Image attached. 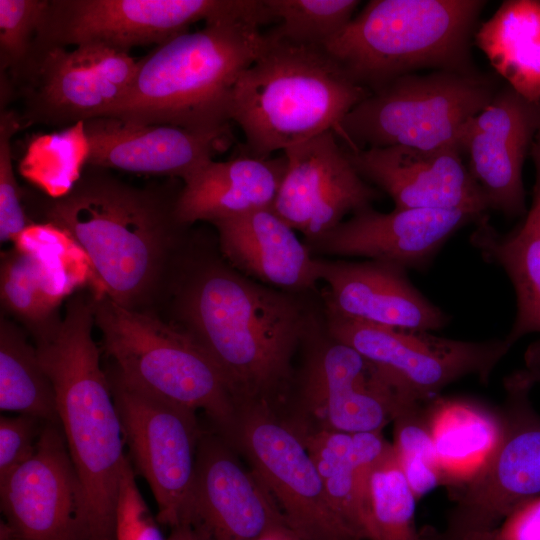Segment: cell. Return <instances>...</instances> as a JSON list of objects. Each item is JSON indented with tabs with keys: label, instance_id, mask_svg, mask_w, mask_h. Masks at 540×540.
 <instances>
[{
	"label": "cell",
	"instance_id": "obj_1",
	"mask_svg": "<svg viewBox=\"0 0 540 540\" xmlns=\"http://www.w3.org/2000/svg\"><path fill=\"white\" fill-rule=\"evenodd\" d=\"M182 186L137 187L92 167L61 198L33 196L32 213L67 231L86 253L94 273L92 297L157 313L168 302L190 244V227L175 215Z\"/></svg>",
	"mask_w": 540,
	"mask_h": 540
},
{
	"label": "cell",
	"instance_id": "obj_2",
	"mask_svg": "<svg viewBox=\"0 0 540 540\" xmlns=\"http://www.w3.org/2000/svg\"><path fill=\"white\" fill-rule=\"evenodd\" d=\"M173 325L212 359L238 403L275 408L293 381V356L312 323L292 295L226 260L188 247L168 302Z\"/></svg>",
	"mask_w": 540,
	"mask_h": 540
},
{
	"label": "cell",
	"instance_id": "obj_3",
	"mask_svg": "<svg viewBox=\"0 0 540 540\" xmlns=\"http://www.w3.org/2000/svg\"><path fill=\"white\" fill-rule=\"evenodd\" d=\"M93 325L90 293L78 292L68 300L63 317L32 337L54 385L60 426L85 493L89 540H114L127 455Z\"/></svg>",
	"mask_w": 540,
	"mask_h": 540
},
{
	"label": "cell",
	"instance_id": "obj_4",
	"mask_svg": "<svg viewBox=\"0 0 540 540\" xmlns=\"http://www.w3.org/2000/svg\"><path fill=\"white\" fill-rule=\"evenodd\" d=\"M270 22L263 0L257 11L208 20L157 45L137 60L128 90L103 117L196 132L229 128L232 90L265 48L260 27Z\"/></svg>",
	"mask_w": 540,
	"mask_h": 540
},
{
	"label": "cell",
	"instance_id": "obj_5",
	"mask_svg": "<svg viewBox=\"0 0 540 540\" xmlns=\"http://www.w3.org/2000/svg\"><path fill=\"white\" fill-rule=\"evenodd\" d=\"M265 38L262 53L236 81L229 109L245 137L240 150L259 158L335 131L371 94L323 47Z\"/></svg>",
	"mask_w": 540,
	"mask_h": 540
},
{
	"label": "cell",
	"instance_id": "obj_6",
	"mask_svg": "<svg viewBox=\"0 0 540 540\" xmlns=\"http://www.w3.org/2000/svg\"><path fill=\"white\" fill-rule=\"evenodd\" d=\"M482 0H371L324 49L374 92L425 68L474 71L471 44Z\"/></svg>",
	"mask_w": 540,
	"mask_h": 540
},
{
	"label": "cell",
	"instance_id": "obj_7",
	"mask_svg": "<svg viewBox=\"0 0 540 540\" xmlns=\"http://www.w3.org/2000/svg\"><path fill=\"white\" fill-rule=\"evenodd\" d=\"M91 296V295H90ZM110 368L125 384L205 413L213 431L227 439L238 401L219 368L182 330L157 313L126 309L107 296H91Z\"/></svg>",
	"mask_w": 540,
	"mask_h": 540
},
{
	"label": "cell",
	"instance_id": "obj_8",
	"mask_svg": "<svg viewBox=\"0 0 540 540\" xmlns=\"http://www.w3.org/2000/svg\"><path fill=\"white\" fill-rule=\"evenodd\" d=\"M497 91L494 78L475 70L407 74L371 92L334 132L350 150L388 146L461 150L469 122Z\"/></svg>",
	"mask_w": 540,
	"mask_h": 540
},
{
	"label": "cell",
	"instance_id": "obj_9",
	"mask_svg": "<svg viewBox=\"0 0 540 540\" xmlns=\"http://www.w3.org/2000/svg\"><path fill=\"white\" fill-rule=\"evenodd\" d=\"M420 401L389 371L327 334L308 351L293 426L349 434L382 433Z\"/></svg>",
	"mask_w": 540,
	"mask_h": 540
},
{
	"label": "cell",
	"instance_id": "obj_10",
	"mask_svg": "<svg viewBox=\"0 0 540 540\" xmlns=\"http://www.w3.org/2000/svg\"><path fill=\"white\" fill-rule=\"evenodd\" d=\"M225 441L245 456L302 540H362L332 508L301 437L273 406L239 402L235 426Z\"/></svg>",
	"mask_w": 540,
	"mask_h": 540
},
{
	"label": "cell",
	"instance_id": "obj_11",
	"mask_svg": "<svg viewBox=\"0 0 540 540\" xmlns=\"http://www.w3.org/2000/svg\"><path fill=\"white\" fill-rule=\"evenodd\" d=\"M106 374L128 459L151 489L158 523L170 528L191 524L196 459L204 431L197 411L136 390L111 369Z\"/></svg>",
	"mask_w": 540,
	"mask_h": 540
},
{
	"label": "cell",
	"instance_id": "obj_12",
	"mask_svg": "<svg viewBox=\"0 0 540 540\" xmlns=\"http://www.w3.org/2000/svg\"><path fill=\"white\" fill-rule=\"evenodd\" d=\"M534 385L524 369L505 379L499 442L474 476L452 489L454 507L434 540H461L488 530L540 495V415L529 397Z\"/></svg>",
	"mask_w": 540,
	"mask_h": 540
},
{
	"label": "cell",
	"instance_id": "obj_13",
	"mask_svg": "<svg viewBox=\"0 0 540 540\" xmlns=\"http://www.w3.org/2000/svg\"><path fill=\"white\" fill-rule=\"evenodd\" d=\"M261 6V0H49L31 51L97 44L129 53L184 34L195 22Z\"/></svg>",
	"mask_w": 540,
	"mask_h": 540
},
{
	"label": "cell",
	"instance_id": "obj_14",
	"mask_svg": "<svg viewBox=\"0 0 540 540\" xmlns=\"http://www.w3.org/2000/svg\"><path fill=\"white\" fill-rule=\"evenodd\" d=\"M136 68L129 53L103 45L33 50L11 85L22 99L20 124L66 128L103 117L124 96Z\"/></svg>",
	"mask_w": 540,
	"mask_h": 540
},
{
	"label": "cell",
	"instance_id": "obj_15",
	"mask_svg": "<svg viewBox=\"0 0 540 540\" xmlns=\"http://www.w3.org/2000/svg\"><path fill=\"white\" fill-rule=\"evenodd\" d=\"M327 334L380 365L428 403L469 375L486 383L511 349L505 339L462 341L430 331L378 326L324 312Z\"/></svg>",
	"mask_w": 540,
	"mask_h": 540
},
{
	"label": "cell",
	"instance_id": "obj_16",
	"mask_svg": "<svg viewBox=\"0 0 540 540\" xmlns=\"http://www.w3.org/2000/svg\"><path fill=\"white\" fill-rule=\"evenodd\" d=\"M0 540H89L85 493L60 424L46 422L33 456L0 480Z\"/></svg>",
	"mask_w": 540,
	"mask_h": 540
},
{
	"label": "cell",
	"instance_id": "obj_17",
	"mask_svg": "<svg viewBox=\"0 0 540 540\" xmlns=\"http://www.w3.org/2000/svg\"><path fill=\"white\" fill-rule=\"evenodd\" d=\"M285 175L273 211L305 243H311L344 221L349 213L371 207L380 193L363 179L333 130L282 151Z\"/></svg>",
	"mask_w": 540,
	"mask_h": 540
},
{
	"label": "cell",
	"instance_id": "obj_18",
	"mask_svg": "<svg viewBox=\"0 0 540 540\" xmlns=\"http://www.w3.org/2000/svg\"><path fill=\"white\" fill-rule=\"evenodd\" d=\"M539 131L540 102L526 100L508 85L469 122L460 148L489 209L508 217L526 212L522 170Z\"/></svg>",
	"mask_w": 540,
	"mask_h": 540
},
{
	"label": "cell",
	"instance_id": "obj_19",
	"mask_svg": "<svg viewBox=\"0 0 540 540\" xmlns=\"http://www.w3.org/2000/svg\"><path fill=\"white\" fill-rule=\"evenodd\" d=\"M237 455L213 430L203 431L196 459L191 524L209 540H255L270 527L285 522L261 478L246 469Z\"/></svg>",
	"mask_w": 540,
	"mask_h": 540
},
{
	"label": "cell",
	"instance_id": "obj_20",
	"mask_svg": "<svg viewBox=\"0 0 540 540\" xmlns=\"http://www.w3.org/2000/svg\"><path fill=\"white\" fill-rule=\"evenodd\" d=\"M346 150L363 179L388 194L395 208L458 210L478 217L489 209L459 148Z\"/></svg>",
	"mask_w": 540,
	"mask_h": 540
},
{
	"label": "cell",
	"instance_id": "obj_21",
	"mask_svg": "<svg viewBox=\"0 0 540 540\" xmlns=\"http://www.w3.org/2000/svg\"><path fill=\"white\" fill-rule=\"evenodd\" d=\"M482 217V216H481ZM481 217L458 210H360L319 239L311 254L365 257L405 269H424L458 229Z\"/></svg>",
	"mask_w": 540,
	"mask_h": 540
},
{
	"label": "cell",
	"instance_id": "obj_22",
	"mask_svg": "<svg viewBox=\"0 0 540 540\" xmlns=\"http://www.w3.org/2000/svg\"><path fill=\"white\" fill-rule=\"evenodd\" d=\"M87 164L102 169L181 178L185 182L232 142L230 127L196 132L165 124H142L114 117L84 122Z\"/></svg>",
	"mask_w": 540,
	"mask_h": 540
},
{
	"label": "cell",
	"instance_id": "obj_23",
	"mask_svg": "<svg viewBox=\"0 0 540 540\" xmlns=\"http://www.w3.org/2000/svg\"><path fill=\"white\" fill-rule=\"evenodd\" d=\"M324 312L378 326L434 331L449 316L409 280L406 270L390 263L350 262L316 257Z\"/></svg>",
	"mask_w": 540,
	"mask_h": 540
},
{
	"label": "cell",
	"instance_id": "obj_24",
	"mask_svg": "<svg viewBox=\"0 0 540 540\" xmlns=\"http://www.w3.org/2000/svg\"><path fill=\"white\" fill-rule=\"evenodd\" d=\"M223 258L243 275L299 293L319 282L316 257L272 208L212 222Z\"/></svg>",
	"mask_w": 540,
	"mask_h": 540
},
{
	"label": "cell",
	"instance_id": "obj_25",
	"mask_svg": "<svg viewBox=\"0 0 540 540\" xmlns=\"http://www.w3.org/2000/svg\"><path fill=\"white\" fill-rule=\"evenodd\" d=\"M240 150V149H239ZM287 158H259L241 150L226 161H211L183 186L175 203L177 220L191 227L272 208L285 175Z\"/></svg>",
	"mask_w": 540,
	"mask_h": 540
},
{
	"label": "cell",
	"instance_id": "obj_26",
	"mask_svg": "<svg viewBox=\"0 0 540 540\" xmlns=\"http://www.w3.org/2000/svg\"><path fill=\"white\" fill-rule=\"evenodd\" d=\"M292 427L312 457L336 514L362 540H368L364 512L366 478L390 443L382 433L349 434Z\"/></svg>",
	"mask_w": 540,
	"mask_h": 540
},
{
	"label": "cell",
	"instance_id": "obj_27",
	"mask_svg": "<svg viewBox=\"0 0 540 540\" xmlns=\"http://www.w3.org/2000/svg\"><path fill=\"white\" fill-rule=\"evenodd\" d=\"M470 237L484 260L502 267L514 287L517 312L505 341L512 347L540 333V186H534L531 208L516 229L501 234L483 215Z\"/></svg>",
	"mask_w": 540,
	"mask_h": 540
},
{
	"label": "cell",
	"instance_id": "obj_28",
	"mask_svg": "<svg viewBox=\"0 0 540 540\" xmlns=\"http://www.w3.org/2000/svg\"><path fill=\"white\" fill-rule=\"evenodd\" d=\"M426 411L444 486L456 488L492 454L502 433L501 413L471 400L439 397Z\"/></svg>",
	"mask_w": 540,
	"mask_h": 540
},
{
	"label": "cell",
	"instance_id": "obj_29",
	"mask_svg": "<svg viewBox=\"0 0 540 540\" xmlns=\"http://www.w3.org/2000/svg\"><path fill=\"white\" fill-rule=\"evenodd\" d=\"M473 41L511 89L540 102V0L504 1Z\"/></svg>",
	"mask_w": 540,
	"mask_h": 540
},
{
	"label": "cell",
	"instance_id": "obj_30",
	"mask_svg": "<svg viewBox=\"0 0 540 540\" xmlns=\"http://www.w3.org/2000/svg\"><path fill=\"white\" fill-rule=\"evenodd\" d=\"M0 409L60 424L54 385L35 346L14 322L0 318Z\"/></svg>",
	"mask_w": 540,
	"mask_h": 540
},
{
	"label": "cell",
	"instance_id": "obj_31",
	"mask_svg": "<svg viewBox=\"0 0 540 540\" xmlns=\"http://www.w3.org/2000/svg\"><path fill=\"white\" fill-rule=\"evenodd\" d=\"M416 502L390 443L366 478L364 512L368 540H422L415 521Z\"/></svg>",
	"mask_w": 540,
	"mask_h": 540
},
{
	"label": "cell",
	"instance_id": "obj_32",
	"mask_svg": "<svg viewBox=\"0 0 540 540\" xmlns=\"http://www.w3.org/2000/svg\"><path fill=\"white\" fill-rule=\"evenodd\" d=\"M89 142L84 122L60 131L33 135L19 162L20 174L47 197L68 194L88 162Z\"/></svg>",
	"mask_w": 540,
	"mask_h": 540
},
{
	"label": "cell",
	"instance_id": "obj_33",
	"mask_svg": "<svg viewBox=\"0 0 540 540\" xmlns=\"http://www.w3.org/2000/svg\"><path fill=\"white\" fill-rule=\"evenodd\" d=\"M278 24L268 37L295 45L323 47L353 18L357 0H264Z\"/></svg>",
	"mask_w": 540,
	"mask_h": 540
},
{
	"label": "cell",
	"instance_id": "obj_34",
	"mask_svg": "<svg viewBox=\"0 0 540 540\" xmlns=\"http://www.w3.org/2000/svg\"><path fill=\"white\" fill-rule=\"evenodd\" d=\"M0 295L4 310L21 321L31 335L61 317L60 304L50 295L39 262L15 247L2 254Z\"/></svg>",
	"mask_w": 540,
	"mask_h": 540
},
{
	"label": "cell",
	"instance_id": "obj_35",
	"mask_svg": "<svg viewBox=\"0 0 540 540\" xmlns=\"http://www.w3.org/2000/svg\"><path fill=\"white\" fill-rule=\"evenodd\" d=\"M425 404L409 407L392 422V446L417 500L436 487L444 486Z\"/></svg>",
	"mask_w": 540,
	"mask_h": 540
},
{
	"label": "cell",
	"instance_id": "obj_36",
	"mask_svg": "<svg viewBox=\"0 0 540 540\" xmlns=\"http://www.w3.org/2000/svg\"><path fill=\"white\" fill-rule=\"evenodd\" d=\"M15 248L41 261L73 292L94 279L90 260L73 237L48 222H33L14 240Z\"/></svg>",
	"mask_w": 540,
	"mask_h": 540
},
{
	"label": "cell",
	"instance_id": "obj_37",
	"mask_svg": "<svg viewBox=\"0 0 540 540\" xmlns=\"http://www.w3.org/2000/svg\"><path fill=\"white\" fill-rule=\"evenodd\" d=\"M48 4L49 0H0V71L10 91L27 63Z\"/></svg>",
	"mask_w": 540,
	"mask_h": 540
},
{
	"label": "cell",
	"instance_id": "obj_38",
	"mask_svg": "<svg viewBox=\"0 0 540 540\" xmlns=\"http://www.w3.org/2000/svg\"><path fill=\"white\" fill-rule=\"evenodd\" d=\"M21 127L19 116L12 110L0 113V240L13 241L33 223L22 203L23 194L17 183L13 164L11 138Z\"/></svg>",
	"mask_w": 540,
	"mask_h": 540
},
{
	"label": "cell",
	"instance_id": "obj_39",
	"mask_svg": "<svg viewBox=\"0 0 540 540\" xmlns=\"http://www.w3.org/2000/svg\"><path fill=\"white\" fill-rule=\"evenodd\" d=\"M135 477L127 456L117 500L114 540H166L138 489Z\"/></svg>",
	"mask_w": 540,
	"mask_h": 540
},
{
	"label": "cell",
	"instance_id": "obj_40",
	"mask_svg": "<svg viewBox=\"0 0 540 540\" xmlns=\"http://www.w3.org/2000/svg\"><path fill=\"white\" fill-rule=\"evenodd\" d=\"M45 423L25 414L0 417V480L33 456Z\"/></svg>",
	"mask_w": 540,
	"mask_h": 540
},
{
	"label": "cell",
	"instance_id": "obj_41",
	"mask_svg": "<svg viewBox=\"0 0 540 540\" xmlns=\"http://www.w3.org/2000/svg\"><path fill=\"white\" fill-rule=\"evenodd\" d=\"M461 540H540V495L518 504L496 526Z\"/></svg>",
	"mask_w": 540,
	"mask_h": 540
},
{
	"label": "cell",
	"instance_id": "obj_42",
	"mask_svg": "<svg viewBox=\"0 0 540 540\" xmlns=\"http://www.w3.org/2000/svg\"><path fill=\"white\" fill-rule=\"evenodd\" d=\"M534 384H540V341L530 345L525 353V368Z\"/></svg>",
	"mask_w": 540,
	"mask_h": 540
},
{
	"label": "cell",
	"instance_id": "obj_43",
	"mask_svg": "<svg viewBox=\"0 0 540 540\" xmlns=\"http://www.w3.org/2000/svg\"><path fill=\"white\" fill-rule=\"evenodd\" d=\"M166 540H208L207 536L191 524H182L171 528Z\"/></svg>",
	"mask_w": 540,
	"mask_h": 540
},
{
	"label": "cell",
	"instance_id": "obj_44",
	"mask_svg": "<svg viewBox=\"0 0 540 540\" xmlns=\"http://www.w3.org/2000/svg\"><path fill=\"white\" fill-rule=\"evenodd\" d=\"M255 540H302L288 525L287 523H279L264 533H262Z\"/></svg>",
	"mask_w": 540,
	"mask_h": 540
}]
</instances>
